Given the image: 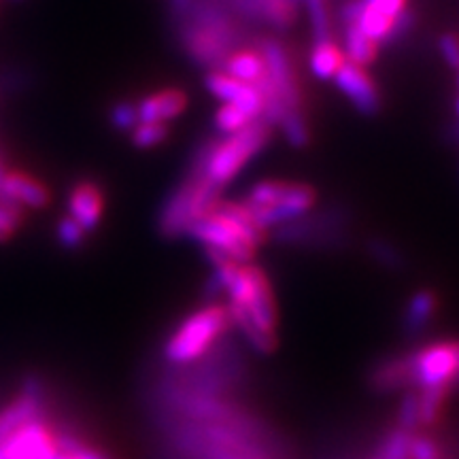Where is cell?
<instances>
[{
  "mask_svg": "<svg viewBox=\"0 0 459 459\" xmlns=\"http://www.w3.org/2000/svg\"><path fill=\"white\" fill-rule=\"evenodd\" d=\"M183 48L200 66L221 71L223 65L238 49V24L223 13L217 3H194L183 17Z\"/></svg>",
  "mask_w": 459,
  "mask_h": 459,
  "instance_id": "6da1fadb",
  "label": "cell"
},
{
  "mask_svg": "<svg viewBox=\"0 0 459 459\" xmlns=\"http://www.w3.org/2000/svg\"><path fill=\"white\" fill-rule=\"evenodd\" d=\"M232 330L226 304L211 302L183 317L162 344L166 366H186L203 358L220 338Z\"/></svg>",
  "mask_w": 459,
  "mask_h": 459,
  "instance_id": "7a4b0ae2",
  "label": "cell"
},
{
  "mask_svg": "<svg viewBox=\"0 0 459 459\" xmlns=\"http://www.w3.org/2000/svg\"><path fill=\"white\" fill-rule=\"evenodd\" d=\"M315 200L317 196L313 187L302 186V183L260 181L251 187L243 204L257 226L268 232L311 213Z\"/></svg>",
  "mask_w": 459,
  "mask_h": 459,
  "instance_id": "3957f363",
  "label": "cell"
},
{
  "mask_svg": "<svg viewBox=\"0 0 459 459\" xmlns=\"http://www.w3.org/2000/svg\"><path fill=\"white\" fill-rule=\"evenodd\" d=\"M221 187L206 181L204 177H189L166 200L158 215V232L164 238L186 237L192 223L213 213L221 203Z\"/></svg>",
  "mask_w": 459,
  "mask_h": 459,
  "instance_id": "277c9868",
  "label": "cell"
},
{
  "mask_svg": "<svg viewBox=\"0 0 459 459\" xmlns=\"http://www.w3.org/2000/svg\"><path fill=\"white\" fill-rule=\"evenodd\" d=\"M268 141H271V128L260 119L240 132L215 139V147L204 166L203 177L223 189L245 169L249 160H254L268 145Z\"/></svg>",
  "mask_w": 459,
  "mask_h": 459,
  "instance_id": "5b68a950",
  "label": "cell"
},
{
  "mask_svg": "<svg viewBox=\"0 0 459 459\" xmlns=\"http://www.w3.org/2000/svg\"><path fill=\"white\" fill-rule=\"evenodd\" d=\"M186 237L198 240L206 249L220 251L221 255H226L228 260L237 264H251V260L255 257L257 247L262 245L249 232H245L238 223L228 220L226 215L217 213L215 209L213 213L200 217L196 223H192Z\"/></svg>",
  "mask_w": 459,
  "mask_h": 459,
  "instance_id": "8992f818",
  "label": "cell"
},
{
  "mask_svg": "<svg viewBox=\"0 0 459 459\" xmlns=\"http://www.w3.org/2000/svg\"><path fill=\"white\" fill-rule=\"evenodd\" d=\"M411 353L412 370H415V389L445 387L451 394H457V338L423 341L417 347H411Z\"/></svg>",
  "mask_w": 459,
  "mask_h": 459,
  "instance_id": "52a82bcc",
  "label": "cell"
},
{
  "mask_svg": "<svg viewBox=\"0 0 459 459\" xmlns=\"http://www.w3.org/2000/svg\"><path fill=\"white\" fill-rule=\"evenodd\" d=\"M45 412H48V392L43 383L34 377L26 378L20 394L0 409V443L20 432L28 423L45 419Z\"/></svg>",
  "mask_w": 459,
  "mask_h": 459,
  "instance_id": "ba28073f",
  "label": "cell"
},
{
  "mask_svg": "<svg viewBox=\"0 0 459 459\" xmlns=\"http://www.w3.org/2000/svg\"><path fill=\"white\" fill-rule=\"evenodd\" d=\"M260 51L266 65V77L290 111H302V88L291 66L285 45L274 37L260 39Z\"/></svg>",
  "mask_w": 459,
  "mask_h": 459,
  "instance_id": "9c48e42d",
  "label": "cell"
},
{
  "mask_svg": "<svg viewBox=\"0 0 459 459\" xmlns=\"http://www.w3.org/2000/svg\"><path fill=\"white\" fill-rule=\"evenodd\" d=\"M366 387L377 395L406 394L415 389L411 349L377 358L375 364L366 372Z\"/></svg>",
  "mask_w": 459,
  "mask_h": 459,
  "instance_id": "30bf717a",
  "label": "cell"
},
{
  "mask_svg": "<svg viewBox=\"0 0 459 459\" xmlns=\"http://www.w3.org/2000/svg\"><path fill=\"white\" fill-rule=\"evenodd\" d=\"M56 455V429L45 419L28 423L0 443V459H54Z\"/></svg>",
  "mask_w": 459,
  "mask_h": 459,
  "instance_id": "8fae6325",
  "label": "cell"
},
{
  "mask_svg": "<svg viewBox=\"0 0 459 459\" xmlns=\"http://www.w3.org/2000/svg\"><path fill=\"white\" fill-rule=\"evenodd\" d=\"M334 83L341 94L347 96L349 102L366 117H372L381 111V91L370 79V74L366 73V68L344 62L341 71L336 73Z\"/></svg>",
  "mask_w": 459,
  "mask_h": 459,
  "instance_id": "7c38bea8",
  "label": "cell"
},
{
  "mask_svg": "<svg viewBox=\"0 0 459 459\" xmlns=\"http://www.w3.org/2000/svg\"><path fill=\"white\" fill-rule=\"evenodd\" d=\"M204 85L217 100L223 102V105H234L249 113L254 119H260L262 96L255 85L240 83L237 79L228 77L226 73H220V71L206 73Z\"/></svg>",
  "mask_w": 459,
  "mask_h": 459,
  "instance_id": "4fadbf2b",
  "label": "cell"
},
{
  "mask_svg": "<svg viewBox=\"0 0 459 459\" xmlns=\"http://www.w3.org/2000/svg\"><path fill=\"white\" fill-rule=\"evenodd\" d=\"M440 308V298L434 290H417L415 294L409 298L406 302L404 311H402V319H400V330L402 336L411 342H419L426 332L429 330V325L434 324L436 313Z\"/></svg>",
  "mask_w": 459,
  "mask_h": 459,
  "instance_id": "5bb4252c",
  "label": "cell"
},
{
  "mask_svg": "<svg viewBox=\"0 0 459 459\" xmlns=\"http://www.w3.org/2000/svg\"><path fill=\"white\" fill-rule=\"evenodd\" d=\"M105 196L94 181H79L68 196V217L82 226L85 232H94L100 226Z\"/></svg>",
  "mask_w": 459,
  "mask_h": 459,
  "instance_id": "9a60e30c",
  "label": "cell"
},
{
  "mask_svg": "<svg viewBox=\"0 0 459 459\" xmlns=\"http://www.w3.org/2000/svg\"><path fill=\"white\" fill-rule=\"evenodd\" d=\"M228 3L238 15L264 22L277 30H287L296 22V3L291 0H228Z\"/></svg>",
  "mask_w": 459,
  "mask_h": 459,
  "instance_id": "2e32d148",
  "label": "cell"
},
{
  "mask_svg": "<svg viewBox=\"0 0 459 459\" xmlns=\"http://www.w3.org/2000/svg\"><path fill=\"white\" fill-rule=\"evenodd\" d=\"M0 194L17 206L24 204L30 209H45L51 198L45 183L20 170H4L3 179H0Z\"/></svg>",
  "mask_w": 459,
  "mask_h": 459,
  "instance_id": "e0dca14e",
  "label": "cell"
},
{
  "mask_svg": "<svg viewBox=\"0 0 459 459\" xmlns=\"http://www.w3.org/2000/svg\"><path fill=\"white\" fill-rule=\"evenodd\" d=\"M187 99L181 90H162L149 94L136 105L139 124H166L186 111Z\"/></svg>",
  "mask_w": 459,
  "mask_h": 459,
  "instance_id": "ac0fdd59",
  "label": "cell"
},
{
  "mask_svg": "<svg viewBox=\"0 0 459 459\" xmlns=\"http://www.w3.org/2000/svg\"><path fill=\"white\" fill-rule=\"evenodd\" d=\"M220 73H226L228 77L237 79L240 83L255 85L266 74V65L257 49H237L228 57Z\"/></svg>",
  "mask_w": 459,
  "mask_h": 459,
  "instance_id": "d6986e66",
  "label": "cell"
},
{
  "mask_svg": "<svg viewBox=\"0 0 459 459\" xmlns=\"http://www.w3.org/2000/svg\"><path fill=\"white\" fill-rule=\"evenodd\" d=\"M341 49H342L344 62H349V65H355L359 68L375 65L377 54H378V45L375 41H370V39L366 37L358 26L342 28Z\"/></svg>",
  "mask_w": 459,
  "mask_h": 459,
  "instance_id": "ffe728a7",
  "label": "cell"
},
{
  "mask_svg": "<svg viewBox=\"0 0 459 459\" xmlns=\"http://www.w3.org/2000/svg\"><path fill=\"white\" fill-rule=\"evenodd\" d=\"M342 65H344L342 49L338 48L334 41H324V43L313 45L311 56H308V68H311V73L317 79H321V82L334 79Z\"/></svg>",
  "mask_w": 459,
  "mask_h": 459,
  "instance_id": "44dd1931",
  "label": "cell"
},
{
  "mask_svg": "<svg viewBox=\"0 0 459 459\" xmlns=\"http://www.w3.org/2000/svg\"><path fill=\"white\" fill-rule=\"evenodd\" d=\"M368 254L378 266L387 268V271H404L406 268V257L402 251L395 247L392 240L387 238H370L368 240Z\"/></svg>",
  "mask_w": 459,
  "mask_h": 459,
  "instance_id": "7402d4cb",
  "label": "cell"
},
{
  "mask_svg": "<svg viewBox=\"0 0 459 459\" xmlns=\"http://www.w3.org/2000/svg\"><path fill=\"white\" fill-rule=\"evenodd\" d=\"M307 4V13L311 17V30L315 43L334 41L332 39V17L325 0H304Z\"/></svg>",
  "mask_w": 459,
  "mask_h": 459,
  "instance_id": "603a6c76",
  "label": "cell"
},
{
  "mask_svg": "<svg viewBox=\"0 0 459 459\" xmlns=\"http://www.w3.org/2000/svg\"><path fill=\"white\" fill-rule=\"evenodd\" d=\"M255 119L251 117L249 113L243 111V108L234 105H221L215 113V128L221 136L234 134V132H240L247 128L249 124H254Z\"/></svg>",
  "mask_w": 459,
  "mask_h": 459,
  "instance_id": "cb8c5ba5",
  "label": "cell"
},
{
  "mask_svg": "<svg viewBox=\"0 0 459 459\" xmlns=\"http://www.w3.org/2000/svg\"><path fill=\"white\" fill-rule=\"evenodd\" d=\"M279 128L283 130L285 141L296 149L307 147L311 141V132H308V124L302 111H287L279 122Z\"/></svg>",
  "mask_w": 459,
  "mask_h": 459,
  "instance_id": "d4e9b609",
  "label": "cell"
},
{
  "mask_svg": "<svg viewBox=\"0 0 459 459\" xmlns=\"http://www.w3.org/2000/svg\"><path fill=\"white\" fill-rule=\"evenodd\" d=\"M132 145L139 149H153L169 139V126L166 124H139L130 132Z\"/></svg>",
  "mask_w": 459,
  "mask_h": 459,
  "instance_id": "484cf974",
  "label": "cell"
},
{
  "mask_svg": "<svg viewBox=\"0 0 459 459\" xmlns=\"http://www.w3.org/2000/svg\"><path fill=\"white\" fill-rule=\"evenodd\" d=\"M85 230L79 226L77 221L73 220V217H62L60 221H57L56 226V237H57V243H60L62 249L66 251H77L82 249L83 243H85Z\"/></svg>",
  "mask_w": 459,
  "mask_h": 459,
  "instance_id": "4316f807",
  "label": "cell"
},
{
  "mask_svg": "<svg viewBox=\"0 0 459 459\" xmlns=\"http://www.w3.org/2000/svg\"><path fill=\"white\" fill-rule=\"evenodd\" d=\"M22 223V211L9 198L0 196V243H7Z\"/></svg>",
  "mask_w": 459,
  "mask_h": 459,
  "instance_id": "83f0119b",
  "label": "cell"
},
{
  "mask_svg": "<svg viewBox=\"0 0 459 459\" xmlns=\"http://www.w3.org/2000/svg\"><path fill=\"white\" fill-rule=\"evenodd\" d=\"M108 122L117 130H134L139 126V111H136V102L119 100L115 102L111 113H108Z\"/></svg>",
  "mask_w": 459,
  "mask_h": 459,
  "instance_id": "f1b7e54d",
  "label": "cell"
},
{
  "mask_svg": "<svg viewBox=\"0 0 459 459\" xmlns=\"http://www.w3.org/2000/svg\"><path fill=\"white\" fill-rule=\"evenodd\" d=\"M415 24H417L415 11H412L411 7H406L404 11H402V13L394 17V24H392V28H389L387 39H385V43H383V45H394V43L402 41V39H406L412 32Z\"/></svg>",
  "mask_w": 459,
  "mask_h": 459,
  "instance_id": "f546056e",
  "label": "cell"
},
{
  "mask_svg": "<svg viewBox=\"0 0 459 459\" xmlns=\"http://www.w3.org/2000/svg\"><path fill=\"white\" fill-rule=\"evenodd\" d=\"M438 51L446 65L459 71V37L455 32H445L438 39Z\"/></svg>",
  "mask_w": 459,
  "mask_h": 459,
  "instance_id": "4dcf8cb0",
  "label": "cell"
},
{
  "mask_svg": "<svg viewBox=\"0 0 459 459\" xmlns=\"http://www.w3.org/2000/svg\"><path fill=\"white\" fill-rule=\"evenodd\" d=\"M364 4L372 11H377V13L381 15H387V17H394L402 13L409 4H406V0H364Z\"/></svg>",
  "mask_w": 459,
  "mask_h": 459,
  "instance_id": "1f68e13d",
  "label": "cell"
},
{
  "mask_svg": "<svg viewBox=\"0 0 459 459\" xmlns=\"http://www.w3.org/2000/svg\"><path fill=\"white\" fill-rule=\"evenodd\" d=\"M361 7H364V0H347V3L342 4L341 11H338V22H341L342 28L358 24Z\"/></svg>",
  "mask_w": 459,
  "mask_h": 459,
  "instance_id": "d6a6232c",
  "label": "cell"
},
{
  "mask_svg": "<svg viewBox=\"0 0 459 459\" xmlns=\"http://www.w3.org/2000/svg\"><path fill=\"white\" fill-rule=\"evenodd\" d=\"M194 0H170V7H172V13H175V17H179V20H183V17L187 15V11L192 9Z\"/></svg>",
  "mask_w": 459,
  "mask_h": 459,
  "instance_id": "836d02e7",
  "label": "cell"
},
{
  "mask_svg": "<svg viewBox=\"0 0 459 459\" xmlns=\"http://www.w3.org/2000/svg\"><path fill=\"white\" fill-rule=\"evenodd\" d=\"M457 113H459V100H457Z\"/></svg>",
  "mask_w": 459,
  "mask_h": 459,
  "instance_id": "e575fe53",
  "label": "cell"
}]
</instances>
